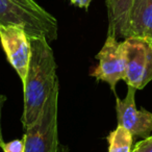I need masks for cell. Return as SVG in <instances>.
Masks as SVG:
<instances>
[{
    "instance_id": "cell-6",
    "label": "cell",
    "mask_w": 152,
    "mask_h": 152,
    "mask_svg": "<svg viewBox=\"0 0 152 152\" xmlns=\"http://www.w3.org/2000/svg\"><path fill=\"white\" fill-rule=\"evenodd\" d=\"M0 43L10 64L23 83L30 58L29 37L18 26L0 25Z\"/></svg>"
},
{
    "instance_id": "cell-1",
    "label": "cell",
    "mask_w": 152,
    "mask_h": 152,
    "mask_svg": "<svg viewBox=\"0 0 152 152\" xmlns=\"http://www.w3.org/2000/svg\"><path fill=\"white\" fill-rule=\"evenodd\" d=\"M30 58L23 80L22 125L26 129L38 119L43 106L58 83L54 53L45 38H29Z\"/></svg>"
},
{
    "instance_id": "cell-13",
    "label": "cell",
    "mask_w": 152,
    "mask_h": 152,
    "mask_svg": "<svg viewBox=\"0 0 152 152\" xmlns=\"http://www.w3.org/2000/svg\"><path fill=\"white\" fill-rule=\"evenodd\" d=\"M7 96L2 95V94H0V148H2L3 144V137H2V131H1V110H2V107H3V104L5 103L7 101Z\"/></svg>"
},
{
    "instance_id": "cell-2",
    "label": "cell",
    "mask_w": 152,
    "mask_h": 152,
    "mask_svg": "<svg viewBox=\"0 0 152 152\" xmlns=\"http://www.w3.org/2000/svg\"><path fill=\"white\" fill-rule=\"evenodd\" d=\"M0 25L18 26L29 38H45L49 42L58 36L56 18L34 0H0Z\"/></svg>"
},
{
    "instance_id": "cell-12",
    "label": "cell",
    "mask_w": 152,
    "mask_h": 152,
    "mask_svg": "<svg viewBox=\"0 0 152 152\" xmlns=\"http://www.w3.org/2000/svg\"><path fill=\"white\" fill-rule=\"evenodd\" d=\"M131 152H152V135L137 143Z\"/></svg>"
},
{
    "instance_id": "cell-16",
    "label": "cell",
    "mask_w": 152,
    "mask_h": 152,
    "mask_svg": "<svg viewBox=\"0 0 152 152\" xmlns=\"http://www.w3.org/2000/svg\"><path fill=\"white\" fill-rule=\"evenodd\" d=\"M55 152H56V151H55Z\"/></svg>"
},
{
    "instance_id": "cell-11",
    "label": "cell",
    "mask_w": 152,
    "mask_h": 152,
    "mask_svg": "<svg viewBox=\"0 0 152 152\" xmlns=\"http://www.w3.org/2000/svg\"><path fill=\"white\" fill-rule=\"evenodd\" d=\"M1 149L3 152H25V143L24 139L13 140L9 143H4Z\"/></svg>"
},
{
    "instance_id": "cell-14",
    "label": "cell",
    "mask_w": 152,
    "mask_h": 152,
    "mask_svg": "<svg viewBox=\"0 0 152 152\" xmlns=\"http://www.w3.org/2000/svg\"><path fill=\"white\" fill-rule=\"evenodd\" d=\"M92 1H93V0H70L71 4L76 5V7H80V9H85V10L89 9Z\"/></svg>"
},
{
    "instance_id": "cell-15",
    "label": "cell",
    "mask_w": 152,
    "mask_h": 152,
    "mask_svg": "<svg viewBox=\"0 0 152 152\" xmlns=\"http://www.w3.org/2000/svg\"><path fill=\"white\" fill-rule=\"evenodd\" d=\"M56 152H68V148L65 147L64 145H61V143H58L56 148Z\"/></svg>"
},
{
    "instance_id": "cell-5",
    "label": "cell",
    "mask_w": 152,
    "mask_h": 152,
    "mask_svg": "<svg viewBox=\"0 0 152 152\" xmlns=\"http://www.w3.org/2000/svg\"><path fill=\"white\" fill-rule=\"evenodd\" d=\"M96 58L98 66L91 75L98 81L106 83L115 92L117 83L124 80L126 75V56L123 42H119L114 36H107Z\"/></svg>"
},
{
    "instance_id": "cell-3",
    "label": "cell",
    "mask_w": 152,
    "mask_h": 152,
    "mask_svg": "<svg viewBox=\"0 0 152 152\" xmlns=\"http://www.w3.org/2000/svg\"><path fill=\"white\" fill-rule=\"evenodd\" d=\"M58 83L47 98L38 119L27 127L23 139L25 152H55L58 145Z\"/></svg>"
},
{
    "instance_id": "cell-10",
    "label": "cell",
    "mask_w": 152,
    "mask_h": 152,
    "mask_svg": "<svg viewBox=\"0 0 152 152\" xmlns=\"http://www.w3.org/2000/svg\"><path fill=\"white\" fill-rule=\"evenodd\" d=\"M132 139L133 135L126 128L118 125L107 137V152H131Z\"/></svg>"
},
{
    "instance_id": "cell-4",
    "label": "cell",
    "mask_w": 152,
    "mask_h": 152,
    "mask_svg": "<svg viewBox=\"0 0 152 152\" xmlns=\"http://www.w3.org/2000/svg\"><path fill=\"white\" fill-rule=\"evenodd\" d=\"M126 56L127 86L143 90L152 80V45L142 39L127 38L123 41Z\"/></svg>"
},
{
    "instance_id": "cell-9",
    "label": "cell",
    "mask_w": 152,
    "mask_h": 152,
    "mask_svg": "<svg viewBox=\"0 0 152 152\" xmlns=\"http://www.w3.org/2000/svg\"><path fill=\"white\" fill-rule=\"evenodd\" d=\"M132 3L133 0H106L108 18L107 36L125 39Z\"/></svg>"
},
{
    "instance_id": "cell-7",
    "label": "cell",
    "mask_w": 152,
    "mask_h": 152,
    "mask_svg": "<svg viewBox=\"0 0 152 152\" xmlns=\"http://www.w3.org/2000/svg\"><path fill=\"white\" fill-rule=\"evenodd\" d=\"M137 89L129 87L126 97L120 99L116 96V112L118 125L126 128L133 137H148L152 131V113L137 110L135 106Z\"/></svg>"
},
{
    "instance_id": "cell-8",
    "label": "cell",
    "mask_w": 152,
    "mask_h": 152,
    "mask_svg": "<svg viewBox=\"0 0 152 152\" xmlns=\"http://www.w3.org/2000/svg\"><path fill=\"white\" fill-rule=\"evenodd\" d=\"M137 38L152 45V0H133L125 39Z\"/></svg>"
}]
</instances>
